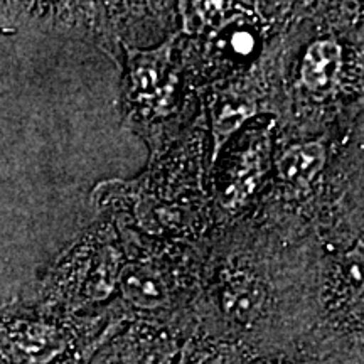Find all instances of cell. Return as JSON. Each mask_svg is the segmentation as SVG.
<instances>
[{
    "label": "cell",
    "instance_id": "obj_7",
    "mask_svg": "<svg viewBox=\"0 0 364 364\" xmlns=\"http://www.w3.org/2000/svg\"><path fill=\"white\" fill-rule=\"evenodd\" d=\"M255 105L250 100L240 95L225 93L221 100H218L213 108V132H215L216 149L215 157L218 156L221 144L230 136L247 118L253 115Z\"/></svg>",
    "mask_w": 364,
    "mask_h": 364
},
{
    "label": "cell",
    "instance_id": "obj_6",
    "mask_svg": "<svg viewBox=\"0 0 364 364\" xmlns=\"http://www.w3.org/2000/svg\"><path fill=\"white\" fill-rule=\"evenodd\" d=\"M171 46L172 41H167L154 51L130 53V78L136 91L152 93L157 90L169 65Z\"/></svg>",
    "mask_w": 364,
    "mask_h": 364
},
{
    "label": "cell",
    "instance_id": "obj_3",
    "mask_svg": "<svg viewBox=\"0 0 364 364\" xmlns=\"http://www.w3.org/2000/svg\"><path fill=\"white\" fill-rule=\"evenodd\" d=\"M341 70V48L334 41L314 43L304 58L302 81L309 90L326 91L338 80Z\"/></svg>",
    "mask_w": 364,
    "mask_h": 364
},
{
    "label": "cell",
    "instance_id": "obj_8",
    "mask_svg": "<svg viewBox=\"0 0 364 364\" xmlns=\"http://www.w3.org/2000/svg\"><path fill=\"white\" fill-rule=\"evenodd\" d=\"M118 275V257L112 248H107L103 253L102 265L98 267L95 279L90 285V292L95 299H105L112 292Z\"/></svg>",
    "mask_w": 364,
    "mask_h": 364
},
{
    "label": "cell",
    "instance_id": "obj_4",
    "mask_svg": "<svg viewBox=\"0 0 364 364\" xmlns=\"http://www.w3.org/2000/svg\"><path fill=\"white\" fill-rule=\"evenodd\" d=\"M326 162V149L321 142L294 145L280 157V176L294 186H307Z\"/></svg>",
    "mask_w": 364,
    "mask_h": 364
},
{
    "label": "cell",
    "instance_id": "obj_2",
    "mask_svg": "<svg viewBox=\"0 0 364 364\" xmlns=\"http://www.w3.org/2000/svg\"><path fill=\"white\" fill-rule=\"evenodd\" d=\"M118 280L125 299L136 307L156 309L164 306L169 299L162 279L149 267H125Z\"/></svg>",
    "mask_w": 364,
    "mask_h": 364
},
{
    "label": "cell",
    "instance_id": "obj_1",
    "mask_svg": "<svg viewBox=\"0 0 364 364\" xmlns=\"http://www.w3.org/2000/svg\"><path fill=\"white\" fill-rule=\"evenodd\" d=\"M270 150V140L267 134H260L252 140L247 150L240 156L233 172H231L230 184H228L225 198L228 206H238L247 201L248 196L257 189L260 179L265 174V162Z\"/></svg>",
    "mask_w": 364,
    "mask_h": 364
},
{
    "label": "cell",
    "instance_id": "obj_10",
    "mask_svg": "<svg viewBox=\"0 0 364 364\" xmlns=\"http://www.w3.org/2000/svg\"><path fill=\"white\" fill-rule=\"evenodd\" d=\"M231 43H233L235 51L240 54H248L253 49V38L247 33H238L231 39Z\"/></svg>",
    "mask_w": 364,
    "mask_h": 364
},
{
    "label": "cell",
    "instance_id": "obj_11",
    "mask_svg": "<svg viewBox=\"0 0 364 364\" xmlns=\"http://www.w3.org/2000/svg\"><path fill=\"white\" fill-rule=\"evenodd\" d=\"M184 364H186V363H184Z\"/></svg>",
    "mask_w": 364,
    "mask_h": 364
},
{
    "label": "cell",
    "instance_id": "obj_9",
    "mask_svg": "<svg viewBox=\"0 0 364 364\" xmlns=\"http://www.w3.org/2000/svg\"><path fill=\"white\" fill-rule=\"evenodd\" d=\"M172 353L167 346H152L144 349L142 356L139 353H132L130 359H122L120 364H167L171 361Z\"/></svg>",
    "mask_w": 364,
    "mask_h": 364
},
{
    "label": "cell",
    "instance_id": "obj_5",
    "mask_svg": "<svg viewBox=\"0 0 364 364\" xmlns=\"http://www.w3.org/2000/svg\"><path fill=\"white\" fill-rule=\"evenodd\" d=\"M263 299L262 287L252 277L238 275L226 285L223 292V307L226 314L240 322H250L260 312Z\"/></svg>",
    "mask_w": 364,
    "mask_h": 364
}]
</instances>
